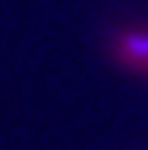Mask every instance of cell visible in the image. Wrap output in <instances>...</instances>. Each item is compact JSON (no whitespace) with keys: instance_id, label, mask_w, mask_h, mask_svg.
<instances>
[{"instance_id":"obj_1","label":"cell","mask_w":148,"mask_h":150,"mask_svg":"<svg viewBox=\"0 0 148 150\" xmlns=\"http://www.w3.org/2000/svg\"><path fill=\"white\" fill-rule=\"evenodd\" d=\"M106 53L117 69L148 79V26L124 24L111 29L106 40Z\"/></svg>"}]
</instances>
